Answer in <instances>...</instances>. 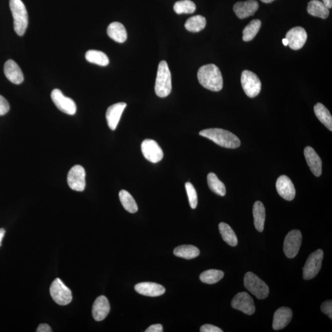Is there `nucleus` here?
<instances>
[{"mask_svg":"<svg viewBox=\"0 0 332 332\" xmlns=\"http://www.w3.org/2000/svg\"><path fill=\"white\" fill-rule=\"evenodd\" d=\"M201 332H223L221 328L218 327V326L211 325L205 324L201 326L200 328Z\"/></svg>","mask_w":332,"mask_h":332,"instance_id":"obj_39","label":"nucleus"},{"mask_svg":"<svg viewBox=\"0 0 332 332\" xmlns=\"http://www.w3.org/2000/svg\"><path fill=\"white\" fill-rule=\"evenodd\" d=\"M107 34L115 42L122 43L126 42L127 34L123 25L118 22H114L108 26Z\"/></svg>","mask_w":332,"mask_h":332,"instance_id":"obj_23","label":"nucleus"},{"mask_svg":"<svg viewBox=\"0 0 332 332\" xmlns=\"http://www.w3.org/2000/svg\"><path fill=\"white\" fill-rule=\"evenodd\" d=\"M302 235L300 231L293 230L285 236L284 243V252L289 258L295 257L300 249Z\"/></svg>","mask_w":332,"mask_h":332,"instance_id":"obj_11","label":"nucleus"},{"mask_svg":"<svg viewBox=\"0 0 332 332\" xmlns=\"http://www.w3.org/2000/svg\"><path fill=\"white\" fill-rule=\"evenodd\" d=\"M197 10L194 2L191 0H181L176 2L174 6V10L178 15L182 14H193Z\"/></svg>","mask_w":332,"mask_h":332,"instance_id":"obj_35","label":"nucleus"},{"mask_svg":"<svg viewBox=\"0 0 332 332\" xmlns=\"http://www.w3.org/2000/svg\"><path fill=\"white\" fill-rule=\"evenodd\" d=\"M37 332H51L52 330L50 326L46 324V323H42L39 326V327L37 328Z\"/></svg>","mask_w":332,"mask_h":332,"instance_id":"obj_41","label":"nucleus"},{"mask_svg":"<svg viewBox=\"0 0 332 332\" xmlns=\"http://www.w3.org/2000/svg\"><path fill=\"white\" fill-rule=\"evenodd\" d=\"M51 96L54 104L62 112L69 115H74L77 112L75 102L70 98L65 96L61 90L54 89Z\"/></svg>","mask_w":332,"mask_h":332,"instance_id":"obj_9","label":"nucleus"},{"mask_svg":"<svg viewBox=\"0 0 332 332\" xmlns=\"http://www.w3.org/2000/svg\"><path fill=\"white\" fill-rule=\"evenodd\" d=\"M68 184L71 189L83 192L86 187V172L83 166L75 165L71 169L67 176Z\"/></svg>","mask_w":332,"mask_h":332,"instance_id":"obj_10","label":"nucleus"},{"mask_svg":"<svg viewBox=\"0 0 332 332\" xmlns=\"http://www.w3.org/2000/svg\"><path fill=\"white\" fill-rule=\"evenodd\" d=\"M292 311L289 307H281L276 310L274 314L273 328L275 330H281L290 322L292 318Z\"/></svg>","mask_w":332,"mask_h":332,"instance_id":"obj_18","label":"nucleus"},{"mask_svg":"<svg viewBox=\"0 0 332 332\" xmlns=\"http://www.w3.org/2000/svg\"><path fill=\"white\" fill-rule=\"evenodd\" d=\"M321 311L324 314L328 315L330 319H332V301L331 300H327L323 302L321 304L320 306Z\"/></svg>","mask_w":332,"mask_h":332,"instance_id":"obj_38","label":"nucleus"},{"mask_svg":"<svg viewBox=\"0 0 332 332\" xmlns=\"http://www.w3.org/2000/svg\"><path fill=\"white\" fill-rule=\"evenodd\" d=\"M307 12L310 15L323 19L327 18L329 16V10L326 8L322 2L319 0H311L307 5Z\"/></svg>","mask_w":332,"mask_h":332,"instance_id":"obj_25","label":"nucleus"},{"mask_svg":"<svg viewBox=\"0 0 332 332\" xmlns=\"http://www.w3.org/2000/svg\"><path fill=\"white\" fill-rule=\"evenodd\" d=\"M174 254L177 257L191 260L197 257L200 254V250L192 245H183L176 247L174 250Z\"/></svg>","mask_w":332,"mask_h":332,"instance_id":"obj_27","label":"nucleus"},{"mask_svg":"<svg viewBox=\"0 0 332 332\" xmlns=\"http://www.w3.org/2000/svg\"><path fill=\"white\" fill-rule=\"evenodd\" d=\"M314 111L315 115L319 120L324 126L331 131L332 130V116L330 111L328 110L324 105L320 103H317L314 106Z\"/></svg>","mask_w":332,"mask_h":332,"instance_id":"obj_26","label":"nucleus"},{"mask_svg":"<svg viewBox=\"0 0 332 332\" xmlns=\"http://www.w3.org/2000/svg\"><path fill=\"white\" fill-rule=\"evenodd\" d=\"M206 26V18L200 15L193 16L189 18L185 24L187 31L191 32H199L203 31Z\"/></svg>","mask_w":332,"mask_h":332,"instance_id":"obj_30","label":"nucleus"},{"mask_svg":"<svg viewBox=\"0 0 332 332\" xmlns=\"http://www.w3.org/2000/svg\"><path fill=\"white\" fill-rule=\"evenodd\" d=\"M155 92L159 97H166L172 91V78L167 62L162 61L160 62L157 69Z\"/></svg>","mask_w":332,"mask_h":332,"instance_id":"obj_4","label":"nucleus"},{"mask_svg":"<svg viewBox=\"0 0 332 332\" xmlns=\"http://www.w3.org/2000/svg\"><path fill=\"white\" fill-rule=\"evenodd\" d=\"M50 293L54 301L59 305H67L72 300V291L59 278H56L52 283Z\"/></svg>","mask_w":332,"mask_h":332,"instance_id":"obj_6","label":"nucleus"},{"mask_svg":"<svg viewBox=\"0 0 332 332\" xmlns=\"http://www.w3.org/2000/svg\"><path fill=\"white\" fill-rule=\"evenodd\" d=\"M119 200L124 208L130 213L134 214L138 211V206L132 195L126 190H121L119 193Z\"/></svg>","mask_w":332,"mask_h":332,"instance_id":"obj_31","label":"nucleus"},{"mask_svg":"<svg viewBox=\"0 0 332 332\" xmlns=\"http://www.w3.org/2000/svg\"><path fill=\"white\" fill-rule=\"evenodd\" d=\"M186 189L187 190L188 197L190 205L193 209L197 208L198 205V195L197 191L194 186L190 182H187L186 184Z\"/></svg>","mask_w":332,"mask_h":332,"instance_id":"obj_36","label":"nucleus"},{"mask_svg":"<svg viewBox=\"0 0 332 332\" xmlns=\"http://www.w3.org/2000/svg\"><path fill=\"white\" fill-rule=\"evenodd\" d=\"M127 104L124 102H119L111 105L106 112V119L110 129L115 130L119 123L122 113L126 107Z\"/></svg>","mask_w":332,"mask_h":332,"instance_id":"obj_16","label":"nucleus"},{"mask_svg":"<svg viewBox=\"0 0 332 332\" xmlns=\"http://www.w3.org/2000/svg\"><path fill=\"white\" fill-rule=\"evenodd\" d=\"M253 216L256 230L259 232H262L265 227L266 212L265 206L260 201H256L254 203L253 207Z\"/></svg>","mask_w":332,"mask_h":332,"instance_id":"obj_24","label":"nucleus"},{"mask_svg":"<svg viewBox=\"0 0 332 332\" xmlns=\"http://www.w3.org/2000/svg\"><path fill=\"white\" fill-rule=\"evenodd\" d=\"M307 34L303 27H296L290 30L285 39L288 40V46L293 50H298L303 47L307 40Z\"/></svg>","mask_w":332,"mask_h":332,"instance_id":"obj_14","label":"nucleus"},{"mask_svg":"<svg viewBox=\"0 0 332 332\" xmlns=\"http://www.w3.org/2000/svg\"><path fill=\"white\" fill-rule=\"evenodd\" d=\"M110 311V305L105 296H100L95 300L92 306V315L96 321H102L107 317Z\"/></svg>","mask_w":332,"mask_h":332,"instance_id":"obj_20","label":"nucleus"},{"mask_svg":"<svg viewBox=\"0 0 332 332\" xmlns=\"http://www.w3.org/2000/svg\"><path fill=\"white\" fill-rule=\"evenodd\" d=\"M244 284L246 289L259 300L268 297L269 289L267 284L252 272L245 275Z\"/></svg>","mask_w":332,"mask_h":332,"instance_id":"obj_5","label":"nucleus"},{"mask_svg":"<svg viewBox=\"0 0 332 332\" xmlns=\"http://www.w3.org/2000/svg\"><path fill=\"white\" fill-rule=\"evenodd\" d=\"M86 59L90 63L97 64L100 66H107L109 64V59L102 51L89 50L86 52Z\"/></svg>","mask_w":332,"mask_h":332,"instance_id":"obj_29","label":"nucleus"},{"mask_svg":"<svg viewBox=\"0 0 332 332\" xmlns=\"http://www.w3.org/2000/svg\"><path fill=\"white\" fill-rule=\"evenodd\" d=\"M5 235V230L4 228H0V246H2V242Z\"/></svg>","mask_w":332,"mask_h":332,"instance_id":"obj_43","label":"nucleus"},{"mask_svg":"<svg viewBox=\"0 0 332 332\" xmlns=\"http://www.w3.org/2000/svg\"><path fill=\"white\" fill-rule=\"evenodd\" d=\"M282 43L283 45H284L285 46H288V40L286 39H283Z\"/></svg>","mask_w":332,"mask_h":332,"instance_id":"obj_44","label":"nucleus"},{"mask_svg":"<svg viewBox=\"0 0 332 332\" xmlns=\"http://www.w3.org/2000/svg\"><path fill=\"white\" fill-rule=\"evenodd\" d=\"M10 7L14 19V29L19 36H23L28 26V14L21 0H10Z\"/></svg>","mask_w":332,"mask_h":332,"instance_id":"obj_3","label":"nucleus"},{"mask_svg":"<svg viewBox=\"0 0 332 332\" xmlns=\"http://www.w3.org/2000/svg\"><path fill=\"white\" fill-rule=\"evenodd\" d=\"M200 135L224 148L235 149L241 145V141L236 135L228 130L219 128L201 130Z\"/></svg>","mask_w":332,"mask_h":332,"instance_id":"obj_2","label":"nucleus"},{"mask_svg":"<svg viewBox=\"0 0 332 332\" xmlns=\"http://www.w3.org/2000/svg\"><path fill=\"white\" fill-rule=\"evenodd\" d=\"M224 276V272L217 269H209L200 275V280L208 284H214L219 282Z\"/></svg>","mask_w":332,"mask_h":332,"instance_id":"obj_33","label":"nucleus"},{"mask_svg":"<svg viewBox=\"0 0 332 332\" xmlns=\"http://www.w3.org/2000/svg\"><path fill=\"white\" fill-rule=\"evenodd\" d=\"M146 332H162V326L160 324H154L149 326L145 330Z\"/></svg>","mask_w":332,"mask_h":332,"instance_id":"obj_40","label":"nucleus"},{"mask_svg":"<svg viewBox=\"0 0 332 332\" xmlns=\"http://www.w3.org/2000/svg\"><path fill=\"white\" fill-rule=\"evenodd\" d=\"M304 157L310 170L315 176L319 177L322 174V160L314 149L311 146H307L304 150Z\"/></svg>","mask_w":332,"mask_h":332,"instance_id":"obj_19","label":"nucleus"},{"mask_svg":"<svg viewBox=\"0 0 332 332\" xmlns=\"http://www.w3.org/2000/svg\"><path fill=\"white\" fill-rule=\"evenodd\" d=\"M259 7L258 3L256 0H248V1L236 3L234 5L233 10L236 15L239 19H246L254 15Z\"/></svg>","mask_w":332,"mask_h":332,"instance_id":"obj_17","label":"nucleus"},{"mask_svg":"<svg viewBox=\"0 0 332 332\" xmlns=\"http://www.w3.org/2000/svg\"><path fill=\"white\" fill-rule=\"evenodd\" d=\"M262 23L259 20H254L250 22L243 31V39L244 42H250L254 39L259 32Z\"/></svg>","mask_w":332,"mask_h":332,"instance_id":"obj_34","label":"nucleus"},{"mask_svg":"<svg viewBox=\"0 0 332 332\" xmlns=\"http://www.w3.org/2000/svg\"><path fill=\"white\" fill-rule=\"evenodd\" d=\"M10 104L8 100L0 95V116L6 115L10 110Z\"/></svg>","mask_w":332,"mask_h":332,"instance_id":"obj_37","label":"nucleus"},{"mask_svg":"<svg viewBox=\"0 0 332 332\" xmlns=\"http://www.w3.org/2000/svg\"><path fill=\"white\" fill-rule=\"evenodd\" d=\"M136 292L144 296H159L165 293V288L162 285L154 282H141L135 286Z\"/></svg>","mask_w":332,"mask_h":332,"instance_id":"obj_21","label":"nucleus"},{"mask_svg":"<svg viewBox=\"0 0 332 332\" xmlns=\"http://www.w3.org/2000/svg\"><path fill=\"white\" fill-rule=\"evenodd\" d=\"M242 86L245 93L250 98H254L260 94L262 89V83L254 73L244 70L241 78Z\"/></svg>","mask_w":332,"mask_h":332,"instance_id":"obj_7","label":"nucleus"},{"mask_svg":"<svg viewBox=\"0 0 332 332\" xmlns=\"http://www.w3.org/2000/svg\"><path fill=\"white\" fill-rule=\"evenodd\" d=\"M4 73L8 80L14 84H20L24 81L23 72L13 60H8L5 64Z\"/></svg>","mask_w":332,"mask_h":332,"instance_id":"obj_22","label":"nucleus"},{"mask_svg":"<svg viewBox=\"0 0 332 332\" xmlns=\"http://www.w3.org/2000/svg\"><path fill=\"white\" fill-rule=\"evenodd\" d=\"M231 306L247 315H252L255 311L253 298L249 293L244 292L236 294L231 301Z\"/></svg>","mask_w":332,"mask_h":332,"instance_id":"obj_13","label":"nucleus"},{"mask_svg":"<svg viewBox=\"0 0 332 332\" xmlns=\"http://www.w3.org/2000/svg\"><path fill=\"white\" fill-rule=\"evenodd\" d=\"M208 184L209 189L216 194L224 197L226 188L224 183L218 179L214 173H209L208 176Z\"/></svg>","mask_w":332,"mask_h":332,"instance_id":"obj_32","label":"nucleus"},{"mask_svg":"<svg viewBox=\"0 0 332 332\" xmlns=\"http://www.w3.org/2000/svg\"><path fill=\"white\" fill-rule=\"evenodd\" d=\"M323 258V252L321 249H318L309 255L303 268L304 279H311L317 276L322 266Z\"/></svg>","mask_w":332,"mask_h":332,"instance_id":"obj_8","label":"nucleus"},{"mask_svg":"<svg viewBox=\"0 0 332 332\" xmlns=\"http://www.w3.org/2000/svg\"><path fill=\"white\" fill-rule=\"evenodd\" d=\"M276 189L279 195L285 200L292 201L295 197V187L287 176H281L277 179Z\"/></svg>","mask_w":332,"mask_h":332,"instance_id":"obj_15","label":"nucleus"},{"mask_svg":"<svg viewBox=\"0 0 332 332\" xmlns=\"http://www.w3.org/2000/svg\"><path fill=\"white\" fill-rule=\"evenodd\" d=\"M199 82L204 88L212 91H221L224 81L219 67L214 64H208L201 67L198 70Z\"/></svg>","mask_w":332,"mask_h":332,"instance_id":"obj_1","label":"nucleus"},{"mask_svg":"<svg viewBox=\"0 0 332 332\" xmlns=\"http://www.w3.org/2000/svg\"><path fill=\"white\" fill-rule=\"evenodd\" d=\"M141 149L144 157L152 163L160 161L164 156L161 148L153 140H143L141 145Z\"/></svg>","mask_w":332,"mask_h":332,"instance_id":"obj_12","label":"nucleus"},{"mask_svg":"<svg viewBox=\"0 0 332 332\" xmlns=\"http://www.w3.org/2000/svg\"><path fill=\"white\" fill-rule=\"evenodd\" d=\"M322 3L326 8H328V10L331 9L332 7V0H322Z\"/></svg>","mask_w":332,"mask_h":332,"instance_id":"obj_42","label":"nucleus"},{"mask_svg":"<svg viewBox=\"0 0 332 332\" xmlns=\"http://www.w3.org/2000/svg\"><path fill=\"white\" fill-rule=\"evenodd\" d=\"M219 228L222 238L226 243L232 247H235L238 245V238H237L235 231L230 227L229 225L222 222L219 224Z\"/></svg>","mask_w":332,"mask_h":332,"instance_id":"obj_28","label":"nucleus"},{"mask_svg":"<svg viewBox=\"0 0 332 332\" xmlns=\"http://www.w3.org/2000/svg\"><path fill=\"white\" fill-rule=\"evenodd\" d=\"M261 1L265 3V4H269V3L273 2L274 0H261Z\"/></svg>","mask_w":332,"mask_h":332,"instance_id":"obj_45","label":"nucleus"}]
</instances>
